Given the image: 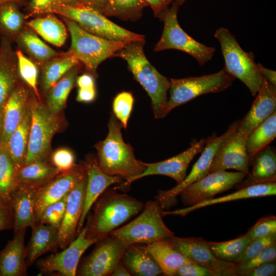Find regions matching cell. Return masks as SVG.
Returning a JSON list of instances; mask_svg holds the SVG:
<instances>
[{"instance_id":"cell-45","label":"cell","mask_w":276,"mask_h":276,"mask_svg":"<svg viewBox=\"0 0 276 276\" xmlns=\"http://www.w3.org/2000/svg\"><path fill=\"white\" fill-rule=\"evenodd\" d=\"M275 258L276 242L248 261L241 264H236L237 275L245 276L256 267L263 263L274 261Z\"/></svg>"},{"instance_id":"cell-33","label":"cell","mask_w":276,"mask_h":276,"mask_svg":"<svg viewBox=\"0 0 276 276\" xmlns=\"http://www.w3.org/2000/svg\"><path fill=\"white\" fill-rule=\"evenodd\" d=\"M30 105H28L24 116L8 139L7 147L14 162L16 172L24 165L31 124Z\"/></svg>"},{"instance_id":"cell-32","label":"cell","mask_w":276,"mask_h":276,"mask_svg":"<svg viewBox=\"0 0 276 276\" xmlns=\"http://www.w3.org/2000/svg\"><path fill=\"white\" fill-rule=\"evenodd\" d=\"M60 172L44 159L24 165L16 173L17 185L32 186L37 189L44 185Z\"/></svg>"},{"instance_id":"cell-30","label":"cell","mask_w":276,"mask_h":276,"mask_svg":"<svg viewBox=\"0 0 276 276\" xmlns=\"http://www.w3.org/2000/svg\"><path fill=\"white\" fill-rule=\"evenodd\" d=\"M145 247L158 264L164 275H175L180 266L193 262L177 251L166 239L146 245Z\"/></svg>"},{"instance_id":"cell-21","label":"cell","mask_w":276,"mask_h":276,"mask_svg":"<svg viewBox=\"0 0 276 276\" xmlns=\"http://www.w3.org/2000/svg\"><path fill=\"white\" fill-rule=\"evenodd\" d=\"M257 96L237 131L247 136L276 111V86L264 78Z\"/></svg>"},{"instance_id":"cell-20","label":"cell","mask_w":276,"mask_h":276,"mask_svg":"<svg viewBox=\"0 0 276 276\" xmlns=\"http://www.w3.org/2000/svg\"><path fill=\"white\" fill-rule=\"evenodd\" d=\"M87 175V183L84 208L77 228V234L83 227L84 223L92 206L98 197L109 186L121 184L124 180L119 176L109 175L100 168L97 160L87 159L84 164Z\"/></svg>"},{"instance_id":"cell-22","label":"cell","mask_w":276,"mask_h":276,"mask_svg":"<svg viewBox=\"0 0 276 276\" xmlns=\"http://www.w3.org/2000/svg\"><path fill=\"white\" fill-rule=\"evenodd\" d=\"M27 229L14 234L13 238L0 251V276L27 275V247L25 244Z\"/></svg>"},{"instance_id":"cell-9","label":"cell","mask_w":276,"mask_h":276,"mask_svg":"<svg viewBox=\"0 0 276 276\" xmlns=\"http://www.w3.org/2000/svg\"><path fill=\"white\" fill-rule=\"evenodd\" d=\"M235 79L224 68L209 75L171 79L169 90L170 97L167 106V114L175 107L200 95L224 90L232 85Z\"/></svg>"},{"instance_id":"cell-14","label":"cell","mask_w":276,"mask_h":276,"mask_svg":"<svg viewBox=\"0 0 276 276\" xmlns=\"http://www.w3.org/2000/svg\"><path fill=\"white\" fill-rule=\"evenodd\" d=\"M166 239L188 259L213 271L216 276H237V264L215 256L208 242L201 238H181L173 236Z\"/></svg>"},{"instance_id":"cell-58","label":"cell","mask_w":276,"mask_h":276,"mask_svg":"<svg viewBox=\"0 0 276 276\" xmlns=\"http://www.w3.org/2000/svg\"><path fill=\"white\" fill-rule=\"evenodd\" d=\"M131 275L129 272L127 270L125 267L122 263L121 261L114 267L110 276H130Z\"/></svg>"},{"instance_id":"cell-2","label":"cell","mask_w":276,"mask_h":276,"mask_svg":"<svg viewBox=\"0 0 276 276\" xmlns=\"http://www.w3.org/2000/svg\"><path fill=\"white\" fill-rule=\"evenodd\" d=\"M94 204L93 214H88L86 237L97 241L136 215L145 206L130 195L108 188Z\"/></svg>"},{"instance_id":"cell-24","label":"cell","mask_w":276,"mask_h":276,"mask_svg":"<svg viewBox=\"0 0 276 276\" xmlns=\"http://www.w3.org/2000/svg\"><path fill=\"white\" fill-rule=\"evenodd\" d=\"M37 190L32 186L18 185L13 191L10 204L14 215V234L36 223L34 204Z\"/></svg>"},{"instance_id":"cell-56","label":"cell","mask_w":276,"mask_h":276,"mask_svg":"<svg viewBox=\"0 0 276 276\" xmlns=\"http://www.w3.org/2000/svg\"><path fill=\"white\" fill-rule=\"evenodd\" d=\"M259 70L265 79L274 86H276V72L275 71L265 68L261 64L258 63Z\"/></svg>"},{"instance_id":"cell-52","label":"cell","mask_w":276,"mask_h":276,"mask_svg":"<svg viewBox=\"0 0 276 276\" xmlns=\"http://www.w3.org/2000/svg\"><path fill=\"white\" fill-rule=\"evenodd\" d=\"M276 274L275 260L263 263L247 272L245 276H273Z\"/></svg>"},{"instance_id":"cell-43","label":"cell","mask_w":276,"mask_h":276,"mask_svg":"<svg viewBox=\"0 0 276 276\" xmlns=\"http://www.w3.org/2000/svg\"><path fill=\"white\" fill-rule=\"evenodd\" d=\"M134 101L132 94L128 91H123L118 94L113 100V114L125 129H126L127 127Z\"/></svg>"},{"instance_id":"cell-51","label":"cell","mask_w":276,"mask_h":276,"mask_svg":"<svg viewBox=\"0 0 276 276\" xmlns=\"http://www.w3.org/2000/svg\"><path fill=\"white\" fill-rule=\"evenodd\" d=\"M14 215L12 206L0 199V231L13 229Z\"/></svg>"},{"instance_id":"cell-61","label":"cell","mask_w":276,"mask_h":276,"mask_svg":"<svg viewBox=\"0 0 276 276\" xmlns=\"http://www.w3.org/2000/svg\"><path fill=\"white\" fill-rule=\"evenodd\" d=\"M20 1V0H0V5L3 3L9 2H16L18 3V2H19Z\"/></svg>"},{"instance_id":"cell-53","label":"cell","mask_w":276,"mask_h":276,"mask_svg":"<svg viewBox=\"0 0 276 276\" xmlns=\"http://www.w3.org/2000/svg\"><path fill=\"white\" fill-rule=\"evenodd\" d=\"M151 8L154 15L157 17L168 8L169 5L176 0H143Z\"/></svg>"},{"instance_id":"cell-31","label":"cell","mask_w":276,"mask_h":276,"mask_svg":"<svg viewBox=\"0 0 276 276\" xmlns=\"http://www.w3.org/2000/svg\"><path fill=\"white\" fill-rule=\"evenodd\" d=\"M28 21L26 24L47 42L60 47L65 42L67 29L53 13H47Z\"/></svg>"},{"instance_id":"cell-62","label":"cell","mask_w":276,"mask_h":276,"mask_svg":"<svg viewBox=\"0 0 276 276\" xmlns=\"http://www.w3.org/2000/svg\"><path fill=\"white\" fill-rule=\"evenodd\" d=\"M186 0H176L179 6L182 5Z\"/></svg>"},{"instance_id":"cell-29","label":"cell","mask_w":276,"mask_h":276,"mask_svg":"<svg viewBox=\"0 0 276 276\" xmlns=\"http://www.w3.org/2000/svg\"><path fill=\"white\" fill-rule=\"evenodd\" d=\"M251 173L240 183L239 188L248 186L275 181L276 151L273 147L268 145L255 156Z\"/></svg>"},{"instance_id":"cell-34","label":"cell","mask_w":276,"mask_h":276,"mask_svg":"<svg viewBox=\"0 0 276 276\" xmlns=\"http://www.w3.org/2000/svg\"><path fill=\"white\" fill-rule=\"evenodd\" d=\"M15 40L20 50L25 51L32 60L41 65L50 59L61 54L45 43L30 28H24Z\"/></svg>"},{"instance_id":"cell-35","label":"cell","mask_w":276,"mask_h":276,"mask_svg":"<svg viewBox=\"0 0 276 276\" xmlns=\"http://www.w3.org/2000/svg\"><path fill=\"white\" fill-rule=\"evenodd\" d=\"M79 61L70 52L61 53L42 65L41 86L48 91Z\"/></svg>"},{"instance_id":"cell-4","label":"cell","mask_w":276,"mask_h":276,"mask_svg":"<svg viewBox=\"0 0 276 276\" xmlns=\"http://www.w3.org/2000/svg\"><path fill=\"white\" fill-rule=\"evenodd\" d=\"M219 41L224 58V68L230 75L238 78L248 88L252 96L258 93L264 77L252 52L244 51L234 35L226 28H219L215 34Z\"/></svg>"},{"instance_id":"cell-23","label":"cell","mask_w":276,"mask_h":276,"mask_svg":"<svg viewBox=\"0 0 276 276\" xmlns=\"http://www.w3.org/2000/svg\"><path fill=\"white\" fill-rule=\"evenodd\" d=\"M275 195V181L257 183L240 188L237 191L224 196L213 198L185 208L172 211H163L162 215L163 216L169 215L185 216L195 210L213 204L242 199Z\"/></svg>"},{"instance_id":"cell-36","label":"cell","mask_w":276,"mask_h":276,"mask_svg":"<svg viewBox=\"0 0 276 276\" xmlns=\"http://www.w3.org/2000/svg\"><path fill=\"white\" fill-rule=\"evenodd\" d=\"M276 136V111L256 127L246 138V151L250 165L256 155Z\"/></svg>"},{"instance_id":"cell-17","label":"cell","mask_w":276,"mask_h":276,"mask_svg":"<svg viewBox=\"0 0 276 276\" xmlns=\"http://www.w3.org/2000/svg\"><path fill=\"white\" fill-rule=\"evenodd\" d=\"M86 174L84 165H76L70 170L62 172L38 189L35 199L34 215L38 222L44 209L69 193Z\"/></svg>"},{"instance_id":"cell-12","label":"cell","mask_w":276,"mask_h":276,"mask_svg":"<svg viewBox=\"0 0 276 276\" xmlns=\"http://www.w3.org/2000/svg\"><path fill=\"white\" fill-rule=\"evenodd\" d=\"M87 225L62 251L37 261L39 275L75 276L83 254L97 241L86 237Z\"/></svg>"},{"instance_id":"cell-39","label":"cell","mask_w":276,"mask_h":276,"mask_svg":"<svg viewBox=\"0 0 276 276\" xmlns=\"http://www.w3.org/2000/svg\"><path fill=\"white\" fill-rule=\"evenodd\" d=\"M16 170L6 145L0 143V199L10 204L16 188Z\"/></svg>"},{"instance_id":"cell-44","label":"cell","mask_w":276,"mask_h":276,"mask_svg":"<svg viewBox=\"0 0 276 276\" xmlns=\"http://www.w3.org/2000/svg\"><path fill=\"white\" fill-rule=\"evenodd\" d=\"M68 194L48 205L43 211L38 222L52 225L59 229L65 213Z\"/></svg>"},{"instance_id":"cell-47","label":"cell","mask_w":276,"mask_h":276,"mask_svg":"<svg viewBox=\"0 0 276 276\" xmlns=\"http://www.w3.org/2000/svg\"><path fill=\"white\" fill-rule=\"evenodd\" d=\"M275 233L276 217L271 216L259 219L246 234L252 240Z\"/></svg>"},{"instance_id":"cell-13","label":"cell","mask_w":276,"mask_h":276,"mask_svg":"<svg viewBox=\"0 0 276 276\" xmlns=\"http://www.w3.org/2000/svg\"><path fill=\"white\" fill-rule=\"evenodd\" d=\"M96 243L93 251L79 264L77 275L110 276L127 246L121 239L110 235Z\"/></svg>"},{"instance_id":"cell-16","label":"cell","mask_w":276,"mask_h":276,"mask_svg":"<svg viewBox=\"0 0 276 276\" xmlns=\"http://www.w3.org/2000/svg\"><path fill=\"white\" fill-rule=\"evenodd\" d=\"M246 138L237 130L226 136L215 154L209 173L235 169L248 175L250 165L246 151Z\"/></svg>"},{"instance_id":"cell-27","label":"cell","mask_w":276,"mask_h":276,"mask_svg":"<svg viewBox=\"0 0 276 276\" xmlns=\"http://www.w3.org/2000/svg\"><path fill=\"white\" fill-rule=\"evenodd\" d=\"M32 235L27 247L26 262L32 265L43 254L54 250L58 245V228L37 222L32 227Z\"/></svg>"},{"instance_id":"cell-26","label":"cell","mask_w":276,"mask_h":276,"mask_svg":"<svg viewBox=\"0 0 276 276\" xmlns=\"http://www.w3.org/2000/svg\"><path fill=\"white\" fill-rule=\"evenodd\" d=\"M27 99V91L17 84L3 109L1 144L7 146L9 136L20 123L28 106Z\"/></svg>"},{"instance_id":"cell-60","label":"cell","mask_w":276,"mask_h":276,"mask_svg":"<svg viewBox=\"0 0 276 276\" xmlns=\"http://www.w3.org/2000/svg\"><path fill=\"white\" fill-rule=\"evenodd\" d=\"M2 111H0V143L2 133Z\"/></svg>"},{"instance_id":"cell-37","label":"cell","mask_w":276,"mask_h":276,"mask_svg":"<svg viewBox=\"0 0 276 276\" xmlns=\"http://www.w3.org/2000/svg\"><path fill=\"white\" fill-rule=\"evenodd\" d=\"M80 70L79 64L73 67L48 91L47 107L54 114L62 110L73 88Z\"/></svg>"},{"instance_id":"cell-40","label":"cell","mask_w":276,"mask_h":276,"mask_svg":"<svg viewBox=\"0 0 276 276\" xmlns=\"http://www.w3.org/2000/svg\"><path fill=\"white\" fill-rule=\"evenodd\" d=\"M147 6L143 0H107L102 13L133 21L141 18L143 9Z\"/></svg>"},{"instance_id":"cell-50","label":"cell","mask_w":276,"mask_h":276,"mask_svg":"<svg viewBox=\"0 0 276 276\" xmlns=\"http://www.w3.org/2000/svg\"><path fill=\"white\" fill-rule=\"evenodd\" d=\"M59 5V0H31L28 5L29 16L47 14L50 8Z\"/></svg>"},{"instance_id":"cell-48","label":"cell","mask_w":276,"mask_h":276,"mask_svg":"<svg viewBox=\"0 0 276 276\" xmlns=\"http://www.w3.org/2000/svg\"><path fill=\"white\" fill-rule=\"evenodd\" d=\"M52 162L53 166L60 172L70 170L76 165L73 153L66 148L56 150L52 156Z\"/></svg>"},{"instance_id":"cell-54","label":"cell","mask_w":276,"mask_h":276,"mask_svg":"<svg viewBox=\"0 0 276 276\" xmlns=\"http://www.w3.org/2000/svg\"><path fill=\"white\" fill-rule=\"evenodd\" d=\"M96 96L95 88H79L76 100L80 102L88 103L93 101Z\"/></svg>"},{"instance_id":"cell-1","label":"cell","mask_w":276,"mask_h":276,"mask_svg":"<svg viewBox=\"0 0 276 276\" xmlns=\"http://www.w3.org/2000/svg\"><path fill=\"white\" fill-rule=\"evenodd\" d=\"M106 138L96 145L100 169L106 174L119 176L125 181L120 188H126L145 170L143 162L137 159L132 147L126 143L121 132L122 125L113 113L110 114Z\"/></svg>"},{"instance_id":"cell-6","label":"cell","mask_w":276,"mask_h":276,"mask_svg":"<svg viewBox=\"0 0 276 276\" xmlns=\"http://www.w3.org/2000/svg\"><path fill=\"white\" fill-rule=\"evenodd\" d=\"M47 13L57 14L72 19L85 31L106 39L125 42L145 41L144 35L119 26L101 12L88 7L56 5Z\"/></svg>"},{"instance_id":"cell-8","label":"cell","mask_w":276,"mask_h":276,"mask_svg":"<svg viewBox=\"0 0 276 276\" xmlns=\"http://www.w3.org/2000/svg\"><path fill=\"white\" fill-rule=\"evenodd\" d=\"M179 6L176 1L157 16L163 21L164 28L154 51L178 50L194 57L200 65H204L213 57L215 49L197 41L181 28L177 19Z\"/></svg>"},{"instance_id":"cell-25","label":"cell","mask_w":276,"mask_h":276,"mask_svg":"<svg viewBox=\"0 0 276 276\" xmlns=\"http://www.w3.org/2000/svg\"><path fill=\"white\" fill-rule=\"evenodd\" d=\"M18 72L16 52L11 41L2 37L0 44V111L17 85Z\"/></svg>"},{"instance_id":"cell-57","label":"cell","mask_w":276,"mask_h":276,"mask_svg":"<svg viewBox=\"0 0 276 276\" xmlns=\"http://www.w3.org/2000/svg\"><path fill=\"white\" fill-rule=\"evenodd\" d=\"M107 0H82L83 6L95 9L102 13Z\"/></svg>"},{"instance_id":"cell-18","label":"cell","mask_w":276,"mask_h":276,"mask_svg":"<svg viewBox=\"0 0 276 276\" xmlns=\"http://www.w3.org/2000/svg\"><path fill=\"white\" fill-rule=\"evenodd\" d=\"M206 140L201 139L192 143L190 147L181 153L166 160L154 163H144L145 170L135 177L133 182L145 176L160 175L170 177L177 184L181 182L187 176V170L195 156L204 148Z\"/></svg>"},{"instance_id":"cell-15","label":"cell","mask_w":276,"mask_h":276,"mask_svg":"<svg viewBox=\"0 0 276 276\" xmlns=\"http://www.w3.org/2000/svg\"><path fill=\"white\" fill-rule=\"evenodd\" d=\"M247 175L242 172L219 171L208 174L179 194L184 205L190 206L214 197L240 183Z\"/></svg>"},{"instance_id":"cell-46","label":"cell","mask_w":276,"mask_h":276,"mask_svg":"<svg viewBox=\"0 0 276 276\" xmlns=\"http://www.w3.org/2000/svg\"><path fill=\"white\" fill-rule=\"evenodd\" d=\"M276 242V233L252 240L242 255L234 262L241 264L253 258L266 248Z\"/></svg>"},{"instance_id":"cell-38","label":"cell","mask_w":276,"mask_h":276,"mask_svg":"<svg viewBox=\"0 0 276 276\" xmlns=\"http://www.w3.org/2000/svg\"><path fill=\"white\" fill-rule=\"evenodd\" d=\"M18 4L9 2L0 5V34L10 41L15 40L24 29L26 17Z\"/></svg>"},{"instance_id":"cell-42","label":"cell","mask_w":276,"mask_h":276,"mask_svg":"<svg viewBox=\"0 0 276 276\" xmlns=\"http://www.w3.org/2000/svg\"><path fill=\"white\" fill-rule=\"evenodd\" d=\"M15 52L19 76L39 97L37 89L38 70L36 64L25 56L20 49Z\"/></svg>"},{"instance_id":"cell-55","label":"cell","mask_w":276,"mask_h":276,"mask_svg":"<svg viewBox=\"0 0 276 276\" xmlns=\"http://www.w3.org/2000/svg\"><path fill=\"white\" fill-rule=\"evenodd\" d=\"M76 83L79 88H95V79L90 74H83L77 76Z\"/></svg>"},{"instance_id":"cell-3","label":"cell","mask_w":276,"mask_h":276,"mask_svg":"<svg viewBox=\"0 0 276 276\" xmlns=\"http://www.w3.org/2000/svg\"><path fill=\"white\" fill-rule=\"evenodd\" d=\"M145 41L126 43L113 57L125 60L134 79L147 92L151 101V106L156 119L167 116V93L170 81L159 73L147 59L144 51Z\"/></svg>"},{"instance_id":"cell-28","label":"cell","mask_w":276,"mask_h":276,"mask_svg":"<svg viewBox=\"0 0 276 276\" xmlns=\"http://www.w3.org/2000/svg\"><path fill=\"white\" fill-rule=\"evenodd\" d=\"M121 261L131 275L156 276L163 274L160 267L145 245H129Z\"/></svg>"},{"instance_id":"cell-19","label":"cell","mask_w":276,"mask_h":276,"mask_svg":"<svg viewBox=\"0 0 276 276\" xmlns=\"http://www.w3.org/2000/svg\"><path fill=\"white\" fill-rule=\"evenodd\" d=\"M86 173L68 194L63 218L58 229L59 247L63 249L77 236V228L83 212L86 186Z\"/></svg>"},{"instance_id":"cell-11","label":"cell","mask_w":276,"mask_h":276,"mask_svg":"<svg viewBox=\"0 0 276 276\" xmlns=\"http://www.w3.org/2000/svg\"><path fill=\"white\" fill-rule=\"evenodd\" d=\"M239 123V120L233 123L227 130L219 136L213 134L207 139L200 156L185 179L171 189L158 191L155 199L159 203L163 210L169 209L175 205L177 197L183 189L209 173L213 158L218 147L226 136L238 129Z\"/></svg>"},{"instance_id":"cell-41","label":"cell","mask_w":276,"mask_h":276,"mask_svg":"<svg viewBox=\"0 0 276 276\" xmlns=\"http://www.w3.org/2000/svg\"><path fill=\"white\" fill-rule=\"evenodd\" d=\"M251 241L244 234L237 238L224 242H208L213 255L223 260L234 262L239 257Z\"/></svg>"},{"instance_id":"cell-49","label":"cell","mask_w":276,"mask_h":276,"mask_svg":"<svg viewBox=\"0 0 276 276\" xmlns=\"http://www.w3.org/2000/svg\"><path fill=\"white\" fill-rule=\"evenodd\" d=\"M175 275L216 276L211 270L194 262H189L182 264L178 269Z\"/></svg>"},{"instance_id":"cell-7","label":"cell","mask_w":276,"mask_h":276,"mask_svg":"<svg viewBox=\"0 0 276 276\" xmlns=\"http://www.w3.org/2000/svg\"><path fill=\"white\" fill-rule=\"evenodd\" d=\"M163 211L156 200H149L136 218L113 231L110 235L119 238L126 246L140 243L147 245L175 236L163 221Z\"/></svg>"},{"instance_id":"cell-10","label":"cell","mask_w":276,"mask_h":276,"mask_svg":"<svg viewBox=\"0 0 276 276\" xmlns=\"http://www.w3.org/2000/svg\"><path fill=\"white\" fill-rule=\"evenodd\" d=\"M30 105L31 124L24 165L45 158L53 136L59 127L56 114L47 106L37 102Z\"/></svg>"},{"instance_id":"cell-59","label":"cell","mask_w":276,"mask_h":276,"mask_svg":"<svg viewBox=\"0 0 276 276\" xmlns=\"http://www.w3.org/2000/svg\"><path fill=\"white\" fill-rule=\"evenodd\" d=\"M59 5L72 7L83 6L82 0H59Z\"/></svg>"},{"instance_id":"cell-5","label":"cell","mask_w":276,"mask_h":276,"mask_svg":"<svg viewBox=\"0 0 276 276\" xmlns=\"http://www.w3.org/2000/svg\"><path fill=\"white\" fill-rule=\"evenodd\" d=\"M63 18L71 37L69 50L91 74L99 65L122 50L128 42L112 41L90 33L82 29L75 21Z\"/></svg>"}]
</instances>
